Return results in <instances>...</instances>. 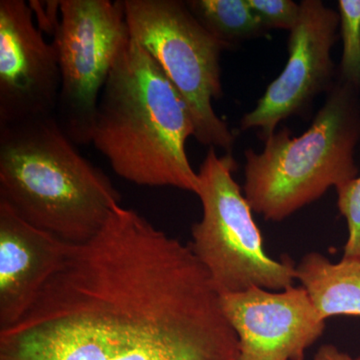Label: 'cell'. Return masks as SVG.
Segmentation results:
<instances>
[{"instance_id":"cell-1","label":"cell","mask_w":360,"mask_h":360,"mask_svg":"<svg viewBox=\"0 0 360 360\" xmlns=\"http://www.w3.org/2000/svg\"><path fill=\"white\" fill-rule=\"evenodd\" d=\"M194 134L186 101L131 37L101 92L91 143L113 172L131 184L196 194L200 177L186 150Z\"/></svg>"},{"instance_id":"cell-14","label":"cell","mask_w":360,"mask_h":360,"mask_svg":"<svg viewBox=\"0 0 360 360\" xmlns=\"http://www.w3.org/2000/svg\"><path fill=\"white\" fill-rule=\"evenodd\" d=\"M338 206L345 217L348 238L343 250V259L360 262V176L336 187Z\"/></svg>"},{"instance_id":"cell-5","label":"cell","mask_w":360,"mask_h":360,"mask_svg":"<svg viewBox=\"0 0 360 360\" xmlns=\"http://www.w3.org/2000/svg\"><path fill=\"white\" fill-rule=\"evenodd\" d=\"M130 35L165 72L193 116L194 139L231 153L234 134L213 110L222 96L225 47L179 0H123Z\"/></svg>"},{"instance_id":"cell-17","label":"cell","mask_w":360,"mask_h":360,"mask_svg":"<svg viewBox=\"0 0 360 360\" xmlns=\"http://www.w3.org/2000/svg\"><path fill=\"white\" fill-rule=\"evenodd\" d=\"M314 360H356L352 359L345 352H340L338 347L333 345H322L317 350Z\"/></svg>"},{"instance_id":"cell-11","label":"cell","mask_w":360,"mask_h":360,"mask_svg":"<svg viewBox=\"0 0 360 360\" xmlns=\"http://www.w3.org/2000/svg\"><path fill=\"white\" fill-rule=\"evenodd\" d=\"M296 279L323 321L338 315L360 316V262L342 258L333 264L321 253L309 252L296 265Z\"/></svg>"},{"instance_id":"cell-13","label":"cell","mask_w":360,"mask_h":360,"mask_svg":"<svg viewBox=\"0 0 360 360\" xmlns=\"http://www.w3.org/2000/svg\"><path fill=\"white\" fill-rule=\"evenodd\" d=\"M342 56L338 79L360 92V0H340Z\"/></svg>"},{"instance_id":"cell-8","label":"cell","mask_w":360,"mask_h":360,"mask_svg":"<svg viewBox=\"0 0 360 360\" xmlns=\"http://www.w3.org/2000/svg\"><path fill=\"white\" fill-rule=\"evenodd\" d=\"M60 70L25 0L0 1V127L56 115Z\"/></svg>"},{"instance_id":"cell-10","label":"cell","mask_w":360,"mask_h":360,"mask_svg":"<svg viewBox=\"0 0 360 360\" xmlns=\"http://www.w3.org/2000/svg\"><path fill=\"white\" fill-rule=\"evenodd\" d=\"M70 245L28 224L0 198V329L25 316Z\"/></svg>"},{"instance_id":"cell-9","label":"cell","mask_w":360,"mask_h":360,"mask_svg":"<svg viewBox=\"0 0 360 360\" xmlns=\"http://www.w3.org/2000/svg\"><path fill=\"white\" fill-rule=\"evenodd\" d=\"M220 297L238 338V360H304L326 329L302 285L281 291L253 286Z\"/></svg>"},{"instance_id":"cell-2","label":"cell","mask_w":360,"mask_h":360,"mask_svg":"<svg viewBox=\"0 0 360 360\" xmlns=\"http://www.w3.org/2000/svg\"><path fill=\"white\" fill-rule=\"evenodd\" d=\"M0 198L28 224L71 245L94 238L122 202L56 115L0 127Z\"/></svg>"},{"instance_id":"cell-15","label":"cell","mask_w":360,"mask_h":360,"mask_svg":"<svg viewBox=\"0 0 360 360\" xmlns=\"http://www.w3.org/2000/svg\"><path fill=\"white\" fill-rule=\"evenodd\" d=\"M265 30H290L300 20L302 6L291 0H248Z\"/></svg>"},{"instance_id":"cell-4","label":"cell","mask_w":360,"mask_h":360,"mask_svg":"<svg viewBox=\"0 0 360 360\" xmlns=\"http://www.w3.org/2000/svg\"><path fill=\"white\" fill-rule=\"evenodd\" d=\"M236 169L231 153L219 156L214 148L208 149L198 172L196 193L202 205V217L191 229L189 248L220 295L253 286L286 290L296 279L295 262L288 255L274 259L264 250L252 208L233 179Z\"/></svg>"},{"instance_id":"cell-12","label":"cell","mask_w":360,"mask_h":360,"mask_svg":"<svg viewBox=\"0 0 360 360\" xmlns=\"http://www.w3.org/2000/svg\"><path fill=\"white\" fill-rule=\"evenodd\" d=\"M186 4L198 22L225 49L260 37L266 30L248 0H189Z\"/></svg>"},{"instance_id":"cell-6","label":"cell","mask_w":360,"mask_h":360,"mask_svg":"<svg viewBox=\"0 0 360 360\" xmlns=\"http://www.w3.org/2000/svg\"><path fill=\"white\" fill-rule=\"evenodd\" d=\"M130 39L124 2L61 0L53 37L60 70L56 118L75 144L91 143L101 92Z\"/></svg>"},{"instance_id":"cell-3","label":"cell","mask_w":360,"mask_h":360,"mask_svg":"<svg viewBox=\"0 0 360 360\" xmlns=\"http://www.w3.org/2000/svg\"><path fill=\"white\" fill-rule=\"evenodd\" d=\"M360 92L336 78L314 122L300 136L288 127L245 151V196L253 212L283 221L359 174Z\"/></svg>"},{"instance_id":"cell-7","label":"cell","mask_w":360,"mask_h":360,"mask_svg":"<svg viewBox=\"0 0 360 360\" xmlns=\"http://www.w3.org/2000/svg\"><path fill=\"white\" fill-rule=\"evenodd\" d=\"M300 20L290 30L288 59L283 72L267 86L255 110L241 120L243 130L257 129L262 139L274 134L286 118L302 115L315 97L335 85L331 59L340 14L321 0H303Z\"/></svg>"},{"instance_id":"cell-18","label":"cell","mask_w":360,"mask_h":360,"mask_svg":"<svg viewBox=\"0 0 360 360\" xmlns=\"http://www.w3.org/2000/svg\"><path fill=\"white\" fill-rule=\"evenodd\" d=\"M356 360H360V356L359 357V359H356Z\"/></svg>"},{"instance_id":"cell-16","label":"cell","mask_w":360,"mask_h":360,"mask_svg":"<svg viewBox=\"0 0 360 360\" xmlns=\"http://www.w3.org/2000/svg\"><path fill=\"white\" fill-rule=\"evenodd\" d=\"M37 27L42 33L54 37L60 22V1H30Z\"/></svg>"}]
</instances>
